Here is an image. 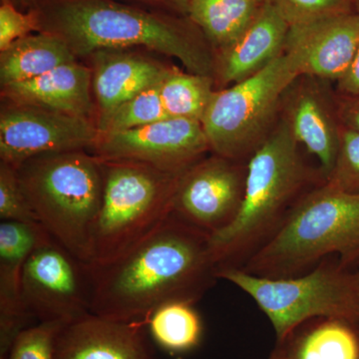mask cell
Listing matches in <instances>:
<instances>
[{"label": "cell", "mask_w": 359, "mask_h": 359, "mask_svg": "<svg viewBox=\"0 0 359 359\" xmlns=\"http://www.w3.org/2000/svg\"><path fill=\"white\" fill-rule=\"evenodd\" d=\"M85 268L90 313L118 321H148L169 302L197 304L219 280L209 233L174 214L117 259Z\"/></svg>", "instance_id": "obj_1"}, {"label": "cell", "mask_w": 359, "mask_h": 359, "mask_svg": "<svg viewBox=\"0 0 359 359\" xmlns=\"http://www.w3.org/2000/svg\"><path fill=\"white\" fill-rule=\"evenodd\" d=\"M32 6L39 32L62 39L76 58L145 47L215 79L216 52L188 16L119 0H39Z\"/></svg>", "instance_id": "obj_2"}, {"label": "cell", "mask_w": 359, "mask_h": 359, "mask_svg": "<svg viewBox=\"0 0 359 359\" xmlns=\"http://www.w3.org/2000/svg\"><path fill=\"white\" fill-rule=\"evenodd\" d=\"M283 120L247 163L244 200L233 223L210 235L219 271L244 269L278 235L306 193L325 183Z\"/></svg>", "instance_id": "obj_3"}, {"label": "cell", "mask_w": 359, "mask_h": 359, "mask_svg": "<svg viewBox=\"0 0 359 359\" xmlns=\"http://www.w3.org/2000/svg\"><path fill=\"white\" fill-rule=\"evenodd\" d=\"M39 223L84 264L92 263L102 204V162L85 150L36 156L16 168Z\"/></svg>", "instance_id": "obj_4"}, {"label": "cell", "mask_w": 359, "mask_h": 359, "mask_svg": "<svg viewBox=\"0 0 359 359\" xmlns=\"http://www.w3.org/2000/svg\"><path fill=\"white\" fill-rule=\"evenodd\" d=\"M330 256L358 266L359 194L325 182L302 197L282 230L242 269L262 278H294Z\"/></svg>", "instance_id": "obj_5"}, {"label": "cell", "mask_w": 359, "mask_h": 359, "mask_svg": "<svg viewBox=\"0 0 359 359\" xmlns=\"http://www.w3.org/2000/svg\"><path fill=\"white\" fill-rule=\"evenodd\" d=\"M218 278L254 299L271 321L276 342L311 318L359 323V266H346L337 256L325 257L308 273L294 278H262L237 269L219 271Z\"/></svg>", "instance_id": "obj_6"}, {"label": "cell", "mask_w": 359, "mask_h": 359, "mask_svg": "<svg viewBox=\"0 0 359 359\" xmlns=\"http://www.w3.org/2000/svg\"><path fill=\"white\" fill-rule=\"evenodd\" d=\"M102 204L94 231L92 263L117 259L172 214L183 174L128 160L104 161Z\"/></svg>", "instance_id": "obj_7"}, {"label": "cell", "mask_w": 359, "mask_h": 359, "mask_svg": "<svg viewBox=\"0 0 359 359\" xmlns=\"http://www.w3.org/2000/svg\"><path fill=\"white\" fill-rule=\"evenodd\" d=\"M299 75L297 59L283 53L257 74L217 89L201 121L212 154L248 163L278 124L283 94Z\"/></svg>", "instance_id": "obj_8"}, {"label": "cell", "mask_w": 359, "mask_h": 359, "mask_svg": "<svg viewBox=\"0 0 359 359\" xmlns=\"http://www.w3.org/2000/svg\"><path fill=\"white\" fill-rule=\"evenodd\" d=\"M20 299L32 320L69 323L90 313V287L85 264L49 237L26 262Z\"/></svg>", "instance_id": "obj_9"}, {"label": "cell", "mask_w": 359, "mask_h": 359, "mask_svg": "<svg viewBox=\"0 0 359 359\" xmlns=\"http://www.w3.org/2000/svg\"><path fill=\"white\" fill-rule=\"evenodd\" d=\"M99 135L91 118L8 101L0 112V161L18 168L36 156L91 150Z\"/></svg>", "instance_id": "obj_10"}, {"label": "cell", "mask_w": 359, "mask_h": 359, "mask_svg": "<svg viewBox=\"0 0 359 359\" xmlns=\"http://www.w3.org/2000/svg\"><path fill=\"white\" fill-rule=\"evenodd\" d=\"M91 151L100 160L135 161L168 173L183 174L211 148L202 122L166 118L139 128L100 134Z\"/></svg>", "instance_id": "obj_11"}, {"label": "cell", "mask_w": 359, "mask_h": 359, "mask_svg": "<svg viewBox=\"0 0 359 359\" xmlns=\"http://www.w3.org/2000/svg\"><path fill=\"white\" fill-rule=\"evenodd\" d=\"M247 163L205 156L182 175L172 214L212 235L233 223L244 200Z\"/></svg>", "instance_id": "obj_12"}, {"label": "cell", "mask_w": 359, "mask_h": 359, "mask_svg": "<svg viewBox=\"0 0 359 359\" xmlns=\"http://www.w3.org/2000/svg\"><path fill=\"white\" fill-rule=\"evenodd\" d=\"M280 119L299 145L316 158L327 181L337 161L342 127L330 82L306 75L295 78L283 94Z\"/></svg>", "instance_id": "obj_13"}, {"label": "cell", "mask_w": 359, "mask_h": 359, "mask_svg": "<svg viewBox=\"0 0 359 359\" xmlns=\"http://www.w3.org/2000/svg\"><path fill=\"white\" fill-rule=\"evenodd\" d=\"M358 42L359 13L353 11L292 26L285 53L297 59L301 75L337 83L348 69Z\"/></svg>", "instance_id": "obj_14"}, {"label": "cell", "mask_w": 359, "mask_h": 359, "mask_svg": "<svg viewBox=\"0 0 359 359\" xmlns=\"http://www.w3.org/2000/svg\"><path fill=\"white\" fill-rule=\"evenodd\" d=\"M147 325L87 314L60 328L55 359H154Z\"/></svg>", "instance_id": "obj_15"}, {"label": "cell", "mask_w": 359, "mask_h": 359, "mask_svg": "<svg viewBox=\"0 0 359 359\" xmlns=\"http://www.w3.org/2000/svg\"><path fill=\"white\" fill-rule=\"evenodd\" d=\"M50 237L39 223L0 224V348L8 351L32 318L20 299L23 268L32 252Z\"/></svg>", "instance_id": "obj_16"}, {"label": "cell", "mask_w": 359, "mask_h": 359, "mask_svg": "<svg viewBox=\"0 0 359 359\" xmlns=\"http://www.w3.org/2000/svg\"><path fill=\"white\" fill-rule=\"evenodd\" d=\"M290 25L264 2L249 27L226 48L216 52L215 82L219 89L257 74L285 53Z\"/></svg>", "instance_id": "obj_17"}, {"label": "cell", "mask_w": 359, "mask_h": 359, "mask_svg": "<svg viewBox=\"0 0 359 359\" xmlns=\"http://www.w3.org/2000/svg\"><path fill=\"white\" fill-rule=\"evenodd\" d=\"M93 61L92 90L98 113L106 112L161 83L171 68L126 49L100 50Z\"/></svg>", "instance_id": "obj_18"}, {"label": "cell", "mask_w": 359, "mask_h": 359, "mask_svg": "<svg viewBox=\"0 0 359 359\" xmlns=\"http://www.w3.org/2000/svg\"><path fill=\"white\" fill-rule=\"evenodd\" d=\"M1 89L2 97L9 102L39 106L87 118H91L94 112L92 70L77 61Z\"/></svg>", "instance_id": "obj_19"}, {"label": "cell", "mask_w": 359, "mask_h": 359, "mask_svg": "<svg viewBox=\"0 0 359 359\" xmlns=\"http://www.w3.org/2000/svg\"><path fill=\"white\" fill-rule=\"evenodd\" d=\"M276 346L285 359H359V323L316 318L297 325Z\"/></svg>", "instance_id": "obj_20"}, {"label": "cell", "mask_w": 359, "mask_h": 359, "mask_svg": "<svg viewBox=\"0 0 359 359\" xmlns=\"http://www.w3.org/2000/svg\"><path fill=\"white\" fill-rule=\"evenodd\" d=\"M74 61H77L76 56L56 35L47 32L28 35L1 51V88L41 76L58 66Z\"/></svg>", "instance_id": "obj_21"}, {"label": "cell", "mask_w": 359, "mask_h": 359, "mask_svg": "<svg viewBox=\"0 0 359 359\" xmlns=\"http://www.w3.org/2000/svg\"><path fill=\"white\" fill-rule=\"evenodd\" d=\"M264 4V0H192L187 16L218 52L249 27Z\"/></svg>", "instance_id": "obj_22"}, {"label": "cell", "mask_w": 359, "mask_h": 359, "mask_svg": "<svg viewBox=\"0 0 359 359\" xmlns=\"http://www.w3.org/2000/svg\"><path fill=\"white\" fill-rule=\"evenodd\" d=\"M194 306L185 302H169L151 314L149 334L161 348L172 354H183L200 346L204 327Z\"/></svg>", "instance_id": "obj_23"}, {"label": "cell", "mask_w": 359, "mask_h": 359, "mask_svg": "<svg viewBox=\"0 0 359 359\" xmlns=\"http://www.w3.org/2000/svg\"><path fill=\"white\" fill-rule=\"evenodd\" d=\"M212 77L171 68L160 84L163 107L169 118L202 121L216 92Z\"/></svg>", "instance_id": "obj_24"}, {"label": "cell", "mask_w": 359, "mask_h": 359, "mask_svg": "<svg viewBox=\"0 0 359 359\" xmlns=\"http://www.w3.org/2000/svg\"><path fill=\"white\" fill-rule=\"evenodd\" d=\"M160 84L141 92L113 109L98 113L95 123L99 134L127 131L169 118L161 100Z\"/></svg>", "instance_id": "obj_25"}, {"label": "cell", "mask_w": 359, "mask_h": 359, "mask_svg": "<svg viewBox=\"0 0 359 359\" xmlns=\"http://www.w3.org/2000/svg\"><path fill=\"white\" fill-rule=\"evenodd\" d=\"M273 7L290 27L351 13L353 0H264Z\"/></svg>", "instance_id": "obj_26"}, {"label": "cell", "mask_w": 359, "mask_h": 359, "mask_svg": "<svg viewBox=\"0 0 359 359\" xmlns=\"http://www.w3.org/2000/svg\"><path fill=\"white\" fill-rule=\"evenodd\" d=\"M325 183L337 190L359 194V133L341 127L337 161Z\"/></svg>", "instance_id": "obj_27"}, {"label": "cell", "mask_w": 359, "mask_h": 359, "mask_svg": "<svg viewBox=\"0 0 359 359\" xmlns=\"http://www.w3.org/2000/svg\"><path fill=\"white\" fill-rule=\"evenodd\" d=\"M65 323H39L14 340L6 359H55L56 337Z\"/></svg>", "instance_id": "obj_28"}, {"label": "cell", "mask_w": 359, "mask_h": 359, "mask_svg": "<svg viewBox=\"0 0 359 359\" xmlns=\"http://www.w3.org/2000/svg\"><path fill=\"white\" fill-rule=\"evenodd\" d=\"M0 218L1 221L39 223L28 202L15 167L0 161Z\"/></svg>", "instance_id": "obj_29"}, {"label": "cell", "mask_w": 359, "mask_h": 359, "mask_svg": "<svg viewBox=\"0 0 359 359\" xmlns=\"http://www.w3.org/2000/svg\"><path fill=\"white\" fill-rule=\"evenodd\" d=\"M39 32L36 16L30 9L21 13L11 0H2L0 6V51L6 50L16 40Z\"/></svg>", "instance_id": "obj_30"}, {"label": "cell", "mask_w": 359, "mask_h": 359, "mask_svg": "<svg viewBox=\"0 0 359 359\" xmlns=\"http://www.w3.org/2000/svg\"><path fill=\"white\" fill-rule=\"evenodd\" d=\"M337 103L342 126L359 133V95L342 96L337 93Z\"/></svg>", "instance_id": "obj_31"}, {"label": "cell", "mask_w": 359, "mask_h": 359, "mask_svg": "<svg viewBox=\"0 0 359 359\" xmlns=\"http://www.w3.org/2000/svg\"><path fill=\"white\" fill-rule=\"evenodd\" d=\"M335 92L342 96L359 95V42L348 69L337 82Z\"/></svg>", "instance_id": "obj_32"}, {"label": "cell", "mask_w": 359, "mask_h": 359, "mask_svg": "<svg viewBox=\"0 0 359 359\" xmlns=\"http://www.w3.org/2000/svg\"><path fill=\"white\" fill-rule=\"evenodd\" d=\"M137 1L154 6L160 11L187 16L192 0H137Z\"/></svg>", "instance_id": "obj_33"}, {"label": "cell", "mask_w": 359, "mask_h": 359, "mask_svg": "<svg viewBox=\"0 0 359 359\" xmlns=\"http://www.w3.org/2000/svg\"><path fill=\"white\" fill-rule=\"evenodd\" d=\"M269 359H285V358H283L282 351H280L278 347L276 346L275 349L273 351V353H271V355H269Z\"/></svg>", "instance_id": "obj_34"}, {"label": "cell", "mask_w": 359, "mask_h": 359, "mask_svg": "<svg viewBox=\"0 0 359 359\" xmlns=\"http://www.w3.org/2000/svg\"><path fill=\"white\" fill-rule=\"evenodd\" d=\"M354 11L359 13V0H353Z\"/></svg>", "instance_id": "obj_35"}, {"label": "cell", "mask_w": 359, "mask_h": 359, "mask_svg": "<svg viewBox=\"0 0 359 359\" xmlns=\"http://www.w3.org/2000/svg\"><path fill=\"white\" fill-rule=\"evenodd\" d=\"M2 1V0H1ZM11 1H14V0H11ZM16 1H23V2H26V4H33V2H35V1H39V0H16Z\"/></svg>", "instance_id": "obj_36"}, {"label": "cell", "mask_w": 359, "mask_h": 359, "mask_svg": "<svg viewBox=\"0 0 359 359\" xmlns=\"http://www.w3.org/2000/svg\"><path fill=\"white\" fill-rule=\"evenodd\" d=\"M358 266H359V263H358Z\"/></svg>", "instance_id": "obj_37"}]
</instances>
